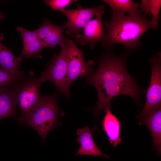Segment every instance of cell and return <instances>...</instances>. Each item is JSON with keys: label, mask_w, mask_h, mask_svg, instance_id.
Listing matches in <instances>:
<instances>
[{"label": "cell", "mask_w": 161, "mask_h": 161, "mask_svg": "<svg viewBox=\"0 0 161 161\" xmlns=\"http://www.w3.org/2000/svg\"><path fill=\"white\" fill-rule=\"evenodd\" d=\"M128 55L129 53L116 56L105 54L100 59L97 69L88 76L86 83L94 86L98 94L97 102L92 110L95 119L94 129H97L100 114L107 108L111 109V100L115 96L127 95L137 104L140 103L143 91L127 70Z\"/></svg>", "instance_id": "obj_1"}, {"label": "cell", "mask_w": 161, "mask_h": 161, "mask_svg": "<svg viewBox=\"0 0 161 161\" xmlns=\"http://www.w3.org/2000/svg\"><path fill=\"white\" fill-rule=\"evenodd\" d=\"M105 25L107 32L102 44L108 49L121 44L126 49H135L141 45L142 35L146 31L153 29L150 21L143 16L121 13H113L111 19L105 22Z\"/></svg>", "instance_id": "obj_2"}, {"label": "cell", "mask_w": 161, "mask_h": 161, "mask_svg": "<svg viewBox=\"0 0 161 161\" xmlns=\"http://www.w3.org/2000/svg\"><path fill=\"white\" fill-rule=\"evenodd\" d=\"M58 97L56 93L42 96L33 109L24 118L19 121V124L31 127L45 142L48 133L59 124L58 116L62 113L58 104Z\"/></svg>", "instance_id": "obj_3"}, {"label": "cell", "mask_w": 161, "mask_h": 161, "mask_svg": "<svg viewBox=\"0 0 161 161\" xmlns=\"http://www.w3.org/2000/svg\"><path fill=\"white\" fill-rule=\"evenodd\" d=\"M42 83L40 77L30 71L27 75L11 85L20 110L19 121L26 117L40 101L42 96L40 88Z\"/></svg>", "instance_id": "obj_4"}, {"label": "cell", "mask_w": 161, "mask_h": 161, "mask_svg": "<svg viewBox=\"0 0 161 161\" xmlns=\"http://www.w3.org/2000/svg\"><path fill=\"white\" fill-rule=\"evenodd\" d=\"M67 47V72L65 87L70 95L69 88L72 83L80 77L89 75L94 71L93 67L95 64L92 60L85 61L83 51L72 40H69Z\"/></svg>", "instance_id": "obj_5"}, {"label": "cell", "mask_w": 161, "mask_h": 161, "mask_svg": "<svg viewBox=\"0 0 161 161\" xmlns=\"http://www.w3.org/2000/svg\"><path fill=\"white\" fill-rule=\"evenodd\" d=\"M151 69L150 84L146 93V102L140 118L161 108V53L154 54L149 59Z\"/></svg>", "instance_id": "obj_6"}, {"label": "cell", "mask_w": 161, "mask_h": 161, "mask_svg": "<svg viewBox=\"0 0 161 161\" xmlns=\"http://www.w3.org/2000/svg\"><path fill=\"white\" fill-rule=\"evenodd\" d=\"M67 43L61 47V50L59 54L54 55L45 71L41 73L40 78L42 83L47 80L51 81L68 99L69 95L65 87L67 72Z\"/></svg>", "instance_id": "obj_7"}, {"label": "cell", "mask_w": 161, "mask_h": 161, "mask_svg": "<svg viewBox=\"0 0 161 161\" xmlns=\"http://www.w3.org/2000/svg\"><path fill=\"white\" fill-rule=\"evenodd\" d=\"M104 6L102 5L93 8H84L78 5L75 9L59 10L67 18V21L64 24L68 29L66 34L73 37L79 34L93 17L98 12L104 11Z\"/></svg>", "instance_id": "obj_8"}, {"label": "cell", "mask_w": 161, "mask_h": 161, "mask_svg": "<svg viewBox=\"0 0 161 161\" xmlns=\"http://www.w3.org/2000/svg\"><path fill=\"white\" fill-rule=\"evenodd\" d=\"M104 11L97 12L96 18L90 21L83 28V35L78 34L74 37L75 41L82 45L89 44L92 49L98 42H103L106 38L104 32L102 16Z\"/></svg>", "instance_id": "obj_9"}, {"label": "cell", "mask_w": 161, "mask_h": 161, "mask_svg": "<svg viewBox=\"0 0 161 161\" xmlns=\"http://www.w3.org/2000/svg\"><path fill=\"white\" fill-rule=\"evenodd\" d=\"M16 29L21 35L23 42L22 50L18 57V60L21 62L24 57L41 59V52L46 46L39 37L36 30L30 31L20 27H17Z\"/></svg>", "instance_id": "obj_10"}, {"label": "cell", "mask_w": 161, "mask_h": 161, "mask_svg": "<svg viewBox=\"0 0 161 161\" xmlns=\"http://www.w3.org/2000/svg\"><path fill=\"white\" fill-rule=\"evenodd\" d=\"M65 25L58 26L47 19L43 20L40 27L36 30L39 38L44 42L46 48H54L59 45L60 47L66 44L69 39L64 35Z\"/></svg>", "instance_id": "obj_11"}, {"label": "cell", "mask_w": 161, "mask_h": 161, "mask_svg": "<svg viewBox=\"0 0 161 161\" xmlns=\"http://www.w3.org/2000/svg\"><path fill=\"white\" fill-rule=\"evenodd\" d=\"M77 141L80 147L75 156L88 155L93 156H103L108 159L109 156L103 153L95 143L93 138L92 133L89 127L78 129L77 131Z\"/></svg>", "instance_id": "obj_12"}, {"label": "cell", "mask_w": 161, "mask_h": 161, "mask_svg": "<svg viewBox=\"0 0 161 161\" xmlns=\"http://www.w3.org/2000/svg\"><path fill=\"white\" fill-rule=\"evenodd\" d=\"M140 118L139 124L143 123L149 129L152 137V147L159 156L161 152V109Z\"/></svg>", "instance_id": "obj_13"}, {"label": "cell", "mask_w": 161, "mask_h": 161, "mask_svg": "<svg viewBox=\"0 0 161 161\" xmlns=\"http://www.w3.org/2000/svg\"><path fill=\"white\" fill-rule=\"evenodd\" d=\"M106 114L102 122L103 131L108 138V140L114 147L122 142L120 137L121 124L117 117L107 108L105 111Z\"/></svg>", "instance_id": "obj_14"}, {"label": "cell", "mask_w": 161, "mask_h": 161, "mask_svg": "<svg viewBox=\"0 0 161 161\" xmlns=\"http://www.w3.org/2000/svg\"><path fill=\"white\" fill-rule=\"evenodd\" d=\"M17 105L11 85L0 89V121L9 117L17 120Z\"/></svg>", "instance_id": "obj_15"}, {"label": "cell", "mask_w": 161, "mask_h": 161, "mask_svg": "<svg viewBox=\"0 0 161 161\" xmlns=\"http://www.w3.org/2000/svg\"><path fill=\"white\" fill-rule=\"evenodd\" d=\"M4 35L0 33V65L1 68L14 74L19 73L21 63L13 53L11 48L4 46L1 43Z\"/></svg>", "instance_id": "obj_16"}, {"label": "cell", "mask_w": 161, "mask_h": 161, "mask_svg": "<svg viewBox=\"0 0 161 161\" xmlns=\"http://www.w3.org/2000/svg\"><path fill=\"white\" fill-rule=\"evenodd\" d=\"M103 1L112 9L113 13L125 14L127 13L129 15L142 16V12L139 9L138 3L131 0H104Z\"/></svg>", "instance_id": "obj_17"}, {"label": "cell", "mask_w": 161, "mask_h": 161, "mask_svg": "<svg viewBox=\"0 0 161 161\" xmlns=\"http://www.w3.org/2000/svg\"><path fill=\"white\" fill-rule=\"evenodd\" d=\"M25 75L23 71L14 74L0 68V89L11 85L21 79Z\"/></svg>", "instance_id": "obj_18"}, {"label": "cell", "mask_w": 161, "mask_h": 161, "mask_svg": "<svg viewBox=\"0 0 161 161\" xmlns=\"http://www.w3.org/2000/svg\"><path fill=\"white\" fill-rule=\"evenodd\" d=\"M151 14L153 15L152 19L150 21L153 29H157L158 27L159 15L161 6V1L151 0Z\"/></svg>", "instance_id": "obj_19"}, {"label": "cell", "mask_w": 161, "mask_h": 161, "mask_svg": "<svg viewBox=\"0 0 161 161\" xmlns=\"http://www.w3.org/2000/svg\"><path fill=\"white\" fill-rule=\"evenodd\" d=\"M76 0H44V2L54 11L64 9L71 3L77 1Z\"/></svg>", "instance_id": "obj_20"}, {"label": "cell", "mask_w": 161, "mask_h": 161, "mask_svg": "<svg viewBox=\"0 0 161 161\" xmlns=\"http://www.w3.org/2000/svg\"><path fill=\"white\" fill-rule=\"evenodd\" d=\"M138 7L141 9L142 12L143 11L144 13V18L147 15H151V0H141L140 3H138Z\"/></svg>", "instance_id": "obj_21"}, {"label": "cell", "mask_w": 161, "mask_h": 161, "mask_svg": "<svg viewBox=\"0 0 161 161\" xmlns=\"http://www.w3.org/2000/svg\"><path fill=\"white\" fill-rule=\"evenodd\" d=\"M5 17L4 16L2 12L0 11V20L4 18Z\"/></svg>", "instance_id": "obj_22"}]
</instances>
